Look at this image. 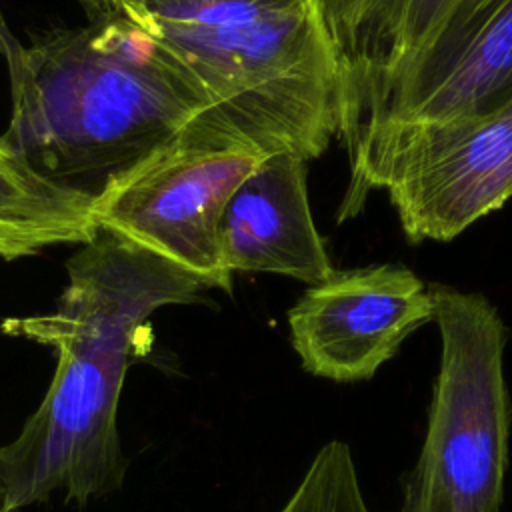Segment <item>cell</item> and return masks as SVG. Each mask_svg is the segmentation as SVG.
Returning <instances> with one entry per match:
<instances>
[{
    "mask_svg": "<svg viewBox=\"0 0 512 512\" xmlns=\"http://www.w3.org/2000/svg\"><path fill=\"white\" fill-rule=\"evenodd\" d=\"M78 246L54 310L0 324L2 334L56 352L44 400L0 448L10 512L58 492L64 502L86 504L122 486L118 400L128 368L148 346V318L206 290L190 272L112 232L98 230Z\"/></svg>",
    "mask_w": 512,
    "mask_h": 512,
    "instance_id": "cell-1",
    "label": "cell"
},
{
    "mask_svg": "<svg viewBox=\"0 0 512 512\" xmlns=\"http://www.w3.org/2000/svg\"><path fill=\"white\" fill-rule=\"evenodd\" d=\"M6 62L2 136L38 174L92 200L210 108L184 64L122 10L18 44Z\"/></svg>",
    "mask_w": 512,
    "mask_h": 512,
    "instance_id": "cell-2",
    "label": "cell"
},
{
    "mask_svg": "<svg viewBox=\"0 0 512 512\" xmlns=\"http://www.w3.org/2000/svg\"><path fill=\"white\" fill-rule=\"evenodd\" d=\"M210 100L202 118L264 154L318 158L338 136L340 76L320 0H122Z\"/></svg>",
    "mask_w": 512,
    "mask_h": 512,
    "instance_id": "cell-3",
    "label": "cell"
},
{
    "mask_svg": "<svg viewBox=\"0 0 512 512\" xmlns=\"http://www.w3.org/2000/svg\"><path fill=\"white\" fill-rule=\"evenodd\" d=\"M428 288L440 366L400 512H500L512 426L504 378L508 328L484 294L440 282Z\"/></svg>",
    "mask_w": 512,
    "mask_h": 512,
    "instance_id": "cell-4",
    "label": "cell"
},
{
    "mask_svg": "<svg viewBox=\"0 0 512 512\" xmlns=\"http://www.w3.org/2000/svg\"><path fill=\"white\" fill-rule=\"evenodd\" d=\"M348 164L338 224L384 188L410 244L448 242L512 198V102L476 116L382 124Z\"/></svg>",
    "mask_w": 512,
    "mask_h": 512,
    "instance_id": "cell-5",
    "label": "cell"
},
{
    "mask_svg": "<svg viewBox=\"0 0 512 512\" xmlns=\"http://www.w3.org/2000/svg\"><path fill=\"white\" fill-rule=\"evenodd\" d=\"M266 156L200 114L92 200L94 222L190 272L206 288L230 292L220 220L236 188Z\"/></svg>",
    "mask_w": 512,
    "mask_h": 512,
    "instance_id": "cell-6",
    "label": "cell"
},
{
    "mask_svg": "<svg viewBox=\"0 0 512 512\" xmlns=\"http://www.w3.org/2000/svg\"><path fill=\"white\" fill-rule=\"evenodd\" d=\"M434 298L402 264L336 270L288 310L302 368L334 382L370 380L402 342L434 322Z\"/></svg>",
    "mask_w": 512,
    "mask_h": 512,
    "instance_id": "cell-7",
    "label": "cell"
},
{
    "mask_svg": "<svg viewBox=\"0 0 512 512\" xmlns=\"http://www.w3.org/2000/svg\"><path fill=\"white\" fill-rule=\"evenodd\" d=\"M492 0H320L340 76L338 138L348 142L380 92L448 48Z\"/></svg>",
    "mask_w": 512,
    "mask_h": 512,
    "instance_id": "cell-8",
    "label": "cell"
},
{
    "mask_svg": "<svg viewBox=\"0 0 512 512\" xmlns=\"http://www.w3.org/2000/svg\"><path fill=\"white\" fill-rule=\"evenodd\" d=\"M512 102V0H492L442 52L396 76L344 144L374 128L492 112Z\"/></svg>",
    "mask_w": 512,
    "mask_h": 512,
    "instance_id": "cell-9",
    "label": "cell"
},
{
    "mask_svg": "<svg viewBox=\"0 0 512 512\" xmlns=\"http://www.w3.org/2000/svg\"><path fill=\"white\" fill-rule=\"evenodd\" d=\"M220 254L234 272H272L316 284L334 272L316 230L306 160L268 154L242 180L220 220Z\"/></svg>",
    "mask_w": 512,
    "mask_h": 512,
    "instance_id": "cell-10",
    "label": "cell"
},
{
    "mask_svg": "<svg viewBox=\"0 0 512 512\" xmlns=\"http://www.w3.org/2000/svg\"><path fill=\"white\" fill-rule=\"evenodd\" d=\"M98 234L92 198L38 174L0 136V258L16 260Z\"/></svg>",
    "mask_w": 512,
    "mask_h": 512,
    "instance_id": "cell-11",
    "label": "cell"
},
{
    "mask_svg": "<svg viewBox=\"0 0 512 512\" xmlns=\"http://www.w3.org/2000/svg\"><path fill=\"white\" fill-rule=\"evenodd\" d=\"M278 512H370L350 446L326 442Z\"/></svg>",
    "mask_w": 512,
    "mask_h": 512,
    "instance_id": "cell-12",
    "label": "cell"
},
{
    "mask_svg": "<svg viewBox=\"0 0 512 512\" xmlns=\"http://www.w3.org/2000/svg\"><path fill=\"white\" fill-rule=\"evenodd\" d=\"M94 16L104 14V12H112L120 6L122 0H80Z\"/></svg>",
    "mask_w": 512,
    "mask_h": 512,
    "instance_id": "cell-13",
    "label": "cell"
},
{
    "mask_svg": "<svg viewBox=\"0 0 512 512\" xmlns=\"http://www.w3.org/2000/svg\"><path fill=\"white\" fill-rule=\"evenodd\" d=\"M2 510L10 512V510L6 508V502H4V492H2V484H0V512H2Z\"/></svg>",
    "mask_w": 512,
    "mask_h": 512,
    "instance_id": "cell-14",
    "label": "cell"
},
{
    "mask_svg": "<svg viewBox=\"0 0 512 512\" xmlns=\"http://www.w3.org/2000/svg\"><path fill=\"white\" fill-rule=\"evenodd\" d=\"M2 512H6V510H2Z\"/></svg>",
    "mask_w": 512,
    "mask_h": 512,
    "instance_id": "cell-15",
    "label": "cell"
}]
</instances>
